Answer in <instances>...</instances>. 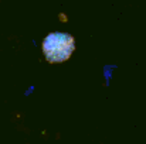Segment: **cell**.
Here are the masks:
<instances>
[{
  "mask_svg": "<svg viewBox=\"0 0 146 144\" xmlns=\"http://www.w3.org/2000/svg\"><path fill=\"white\" fill-rule=\"evenodd\" d=\"M43 54L51 64L67 61L74 52L75 41L67 33H50L43 41Z\"/></svg>",
  "mask_w": 146,
  "mask_h": 144,
  "instance_id": "obj_1",
  "label": "cell"
}]
</instances>
